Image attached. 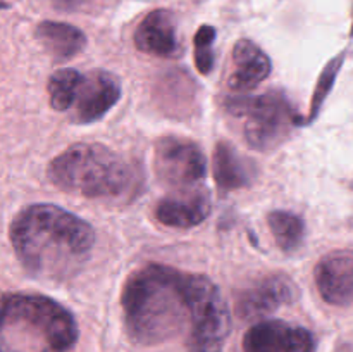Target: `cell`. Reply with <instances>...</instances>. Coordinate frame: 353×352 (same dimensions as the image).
<instances>
[{"label":"cell","instance_id":"6da1fadb","mask_svg":"<svg viewBox=\"0 0 353 352\" xmlns=\"http://www.w3.org/2000/svg\"><path fill=\"white\" fill-rule=\"evenodd\" d=\"M124 326L133 342L157 345L186 331L195 347L223 344L231 314L210 278L150 262L134 269L121 292Z\"/></svg>","mask_w":353,"mask_h":352},{"label":"cell","instance_id":"7a4b0ae2","mask_svg":"<svg viewBox=\"0 0 353 352\" xmlns=\"http://www.w3.org/2000/svg\"><path fill=\"white\" fill-rule=\"evenodd\" d=\"M9 238L24 269L37 278L65 282L92 255L95 231L76 214L54 204H31L12 219Z\"/></svg>","mask_w":353,"mask_h":352},{"label":"cell","instance_id":"3957f363","mask_svg":"<svg viewBox=\"0 0 353 352\" xmlns=\"http://www.w3.org/2000/svg\"><path fill=\"white\" fill-rule=\"evenodd\" d=\"M79 337L69 309L41 293H0V352H68Z\"/></svg>","mask_w":353,"mask_h":352},{"label":"cell","instance_id":"277c9868","mask_svg":"<svg viewBox=\"0 0 353 352\" xmlns=\"http://www.w3.org/2000/svg\"><path fill=\"white\" fill-rule=\"evenodd\" d=\"M47 176L57 188L86 199H131L141 183L137 164L102 144H74L55 155Z\"/></svg>","mask_w":353,"mask_h":352},{"label":"cell","instance_id":"5b68a950","mask_svg":"<svg viewBox=\"0 0 353 352\" xmlns=\"http://www.w3.org/2000/svg\"><path fill=\"white\" fill-rule=\"evenodd\" d=\"M224 107L233 116L247 117L245 138L257 150H271L286 140L302 116L283 92H265L262 95L230 97Z\"/></svg>","mask_w":353,"mask_h":352},{"label":"cell","instance_id":"8992f818","mask_svg":"<svg viewBox=\"0 0 353 352\" xmlns=\"http://www.w3.org/2000/svg\"><path fill=\"white\" fill-rule=\"evenodd\" d=\"M154 169L162 183L186 190L205 178L207 162L199 144L190 138L168 135L155 141Z\"/></svg>","mask_w":353,"mask_h":352},{"label":"cell","instance_id":"52a82bcc","mask_svg":"<svg viewBox=\"0 0 353 352\" xmlns=\"http://www.w3.org/2000/svg\"><path fill=\"white\" fill-rule=\"evenodd\" d=\"M243 352H316V337L307 328L269 320L255 323L243 337Z\"/></svg>","mask_w":353,"mask_h":352},{"label":"cell","instance_id":"ba28073f","mask_svg":"<svg viewBox=\"0 0 353 352\" xmlns=\"http://www.w3.org/2000/svg\"><path fill=\"white\" fill-rule=\"evenodd\" d=\"M299 295L296 285L283 273H274L257 280L236 295L234 311L241 320H257L274 313Z\"/></svg>","mask_w":353,"mask_h":352},{"label":"cell","instance_id":"9c48e42d","mask_svg":"<svg viewBox=\"0 0 353 352\" xmlns=\"http://www.w3.org/2000/svg\"><path fill=\"white\" fill-rule=\"evenodd\" d=\"M121 81L112 72L97 71L83 75L81 83L76 92L74 104H72V119L76 123H93L99 121L119 102L121 99Z\"/></svg>","mask_w":353,"mask_h":352},{"label":"cell","instance_id":"30bf717a","mask_svg":"<svg viewBox=\"0 0 353 352\" xmlns=\"http://www.w3.org/2000/svg\"><path fill=\"white\" fill-rule=\"evenodd\" d=\"M317 290L324 302L347 307L353 304V248L324 255L314 269Z\"/></svg>","mask_w":353,"mask_h":352},{"label":"cell","instance_id":"8fae6325","mask_svg":"<svg viewBox=\"0 0 353 352\" xmlns=\"http://www.w3.org/2000/svg\"><path fill=\"white\" fill-rule=\"evenodd\" d=\"M133 41L138 50L155 57L174 59L181 55L174 14L168 9L148 12L134 30Z\"/></svg>","mask_w":353,"mask_h":352},{"label":"cell","instance_id":"7c38bea8","mask_svg":"<svg viewBox=\"0 0 353 352\" xmlns=\"http://www.w3.org/2000/svg\"><path fill=\"white\" fill-rule=\"evenodd\" d=\"M212 211L209 193L203 190H179L178 195L162 199L155 207L159 223L169 228L188 230L202 224Z\"/></svg>","mask_w":353,"mask_h":352},{"label":"cell","instance_id":"4fadbf2b","mask_svg":"<svg viewBox=\"0 0 353 352\" xmlns=\"http://www.w3.org/2000/svg\"><path fill=\"white\" fill-rule=\"evenodd\" d=\"M234 71L228 79L233 92H248L261 85L271 75L272 62L269 55L248 38H241L233 48Z\"/></svg>","mask_w":353,"mask_h":352},{"label":"cell","instance_id":"5bb4252c","mask_svg":"<svg viewBox=\"0 0 353 352\" xmlns=\"http://www.w3.org/2000/svg\"><path fill=\"white\" fill-rule=\"evenodd\" d=\"M154 93L159 107L169 116L188 117L192 116V110L196 109L199 88L192 76L183 69L164 72L157 79Z\"/></svg>","mask_w":353,"mask_h":352},{"label":"cell","instance_id":"9a60e30c","mask_svg":"<svg viewBox=\"0 0 353 352\" xmlns=\"http://www.w3.org/2000/svg\"><path fill=\"white\" fill-rule=\"evenodd\" d=\"M257 178V166L245 157L230 141H219L214 148V179L221 190L247 188Z\"/></svg>","mask_w":353,"mask_h":352},{"label":"cell","instance_id":"2e32d148","mask_svg":"<svg viewBox=\"0 0 353 352\" xmlns=\"http://www.w3.org/2000/svg\"><path fill=\"white\" fill-rule=\"evenodd\" d=\"M45 50L59 62L76 57L86 47V35L79 28L59 21H41L34 31Z\"/></svg>","mask_w":353,"mask_h":352},{"label":"cell","instance_id":"e0dca14e","mask_svg":"<svg viewBox=\"0 0 353 352\" xmlns=\"http://www.w3.org/2000/svg\"><path fill=\"white\" fill-rule=\"evenodd\" d=\"M268 224L274 240L283 252H295L305 238V223L290 211H272L268 214Z\"/></svg>","mask_w":353,"mask_h":352},{"label":"cell","instance_id":"ac0fdd59","mask_svg":"<svg viewBox=\"0 0 353 352\" xmlns=\"http://www.w3.org/2000/svg\"><path fill=\"white\" fill-rule=\"evenodd\" d=\"M83 75L76 69H59L48 78L47 92L52 109L65 113L72 107Z\"/></svg>","mask_w":353,"mask_h":352},{"label":"cell","instance_id":"d6986e66","mask_svg":"<svg viewBox=\"0 0 353 352\" xmlns=\"http://www.w3.org/2000/svg\"><path fill=\"white\" fill-rule=\"evenodd\" d=\"M345 55L347 54H345V52H341V54H338L336 57H333L326 66H324L323 72H321L319 79H317V85H316V90H314L312 100H310V113H309V117H307L305 123H312V121H316L317 116H319V113H321V109H323L324 102H326L327 95H330L331 90H333V86H334V83H336L338 75H340L341 68H343Z\"/></svg>","mask_w":353,"mask_h":352},{"label":"cell","instance_id":"ffe728a7","mask_svg":"<svg viewBox=\"0 0 353 352\" xmlns=\"http://www.w3.org/2000/svg\"><path fill=\"white\" fill-rule=\"evenodd\" d=\"M216 28L203 24L195 35V66L202 75H209L214 69L216 55H214V41H216Z\"/></svg>","mask_w":353,"mask_h":352},{"label":"cell","instance_id":"44dd1931","mask_svg":"<svg viewBox=\"0 0 353 352\" xmlns=\"http://www.w3.org/2000/svg\"><path fill=\"white\" fill-rule=\"evenodd\" d=\"M7 7H9V3H6V2H0V9H7Z\"/></svg>","mask_w":353,"mask_h":352},{"label":"cell","instance_id":"7402d4cb","mask_svg":"<svg viewBox=\"0 0 353 352\" xmlns=\"http://www.w3.org/2000/svg\"><path fill=\"white\" fill-rule=\"evenodd\" d=\"M352 35H353V28H352Z\"/></svg>","mask_w":353,"mask_h":352}]
</instances>
